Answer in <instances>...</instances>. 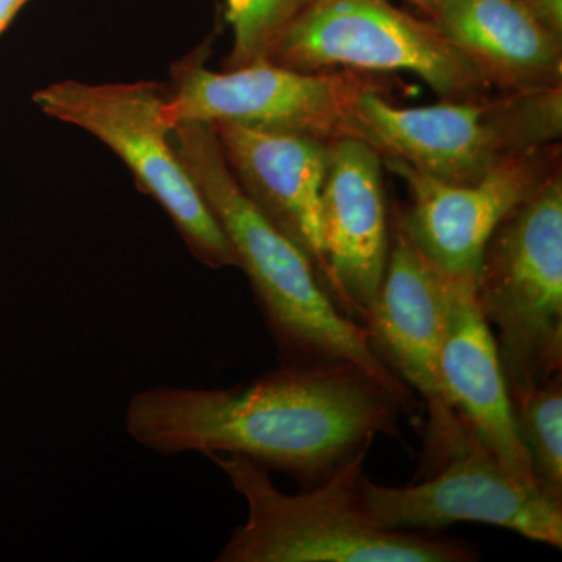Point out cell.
<instances>
[{"mask_svg":"<svg viewBox=\"0 0 562 562\" xmlns=\"http://www.w3.org/2000/svg\"><path fill=\"white\" fill-rule=\"evenodd\" d=\"M33 101L47 116L106 144L140 190L160 203L199 261L211 269L238 268L231 241L173 146L160 85L65 80L36 91Z\"/></svg>","mask_w":562,"mask_h":562,"instance_id":"obj_6","label":"cell"},{"mask_svg":"<svg viewBox=\"0 0 562 562\" xmlns=\"http://www.w3.org/2000/svg\"><path fill=\"white\" fill-rule=\"evenodd\" d=\"M509 395L562 373L561 169L497 225L475 281Z\"/></svg>","mask_w":562,"mask_h":562,"instance_id":"obj_5","label":"cell"},{"mask_svg":"<svg viewBox=\"0 0 562 562\" xmlns=\"http://www.w3.org/2000/svg\"><path fill=\"white\" fill-rule=\"evenodd\" d=\"M314 0H227L233 47L225 68L271 63L273 52L292 24Z\"/></svg>","mask_w":562,"mask_h":562,"instance_id":"obj_17","label":"cell"},{"mask_svg":"<svg viewBox=\"0 0 562 562\" xmlns=\"http://www.w3.org/2000/svg\"><path fill=\"white\" fill-rule=\"evenodd\" d=\"M368 453L330 479L284 494L269 471L246 458L206 454L247 502L246 524L233 530L217 562H471V542L438 531L379 527L362 508L360 479Z\"/></svg>","mask_w":562,"mask_h":562,"instance_id":"obj_3","label":"cell"},{"mask_svg":"<svg viewBox=\"0 0 562 562\" xmlns=\"http://www.w3.org/2000/svg\"><path fill=\"white\" fill-rule=\"evenodd\" d=\"M271 63L305 72H409L441 101L495 91L431 20L405 13L391 0H314L280 41Z\"/></svg>","mask_w":562,"mask_h":562,"instance_id":"obj_7","label":"cell"},{"mask_svg":"<svg viewBox=\"0 0 562 562\" xmlns=\"http://www.w3.org/2000/svg\"><path fill=\"white\" fill-rule=\"evenodd\" d=\"M172 140L249 277L280 364L357 366L412 414L417 395L376 353L364 325L335 305L308 257L239 187L213 127L180 122Z\"/></svg>","mask_w":562,"mask_h":562,"instance_id":"obj_2","label":"cell"},{"mask_svg":"<svg viewBox=\"0 0 562 562\" xmlns=\"http://www.w3.org/2000/svg\"><path fill=\"white\" fill-rule=\"evenodd\" d=\"M509 398L536 486L562 505V373Z\"/></svg>","mask_w":562,"mask_h":562,"instance_id":"obj_16","label":"cell"},{"mask_svg":"<svg viewBox=\"0 0 562 562\" xmlns=\"http://www.w3.org/2000/svg\"><path fill=\"white\" fill-rule=\"evenodd\" d=\"M383 158L355 136L330 146L321 198L328 295L350 319L362 322L382 286L391 243Z\"/></svg>","mask_w":562,"mask_h":562,"instance_id":"obj_12","label":"cell"},{"mask_svg":"<svg viewBox=\"0 0 562 562\" xmlns=\"http://www.w3.org/2000/svg\"><path fill=\"white\" fill-rule=\"evenodd\" d=\"M383 165L408 188L409 205L394 211L414 246L447 276L476 281L497 225L561 169V143L509 158L464 184L435 179L394 158H383Z\"/></svg>","mask_w":562,"mask_h":562,"instance_id":"obj_11","label":"cell"},{"mask_svg":"<svg viewBox=\"0 0 562 562\" xmlns=\"http://www.w3.org/2000/svg\"><path fill=\"white\" fill-rule=\"evenodd\" d=\"M562 87L492 91L465 101L398 106L386 92L358 99L347 136L382 158L401 160L449 183H473L509 158L560 143Z\"/></svg>","mask_w":562,"mask_h":562,"instance_id":"obj_4","label":"cell"},{"mask_svg":"<svg viewBox=\"0 0 562 562\" xmlns=\"http://www.w3.org/2000/svg\"><path fill=\"white\" fill-rule=\"evenodd\" d=\"M211 127L239 187L308 257L328 294L321 198L333 140L224 122Z\"/></svg>","mask_w":562,"mask_h":562,"instance_id":"obj_13","label":"cell"},{"mask_svg":"<svg viewBox=\"0 0 562 562\" xmlns=\"http://www.w3.org/2000/svg\"><path fill=\"white\" fill-rule=\"evenodd\" d=\"M401 403L351 364H281L227 390L158 386L133 395L125 427L162 457L246 458L313 487L376 436L397 438Z\"/></svg>","mask_w":562,"mask_h":562,"instance_id":"obj_1","label":"cell"},{"mask_svg":"<svg viewBox=\"0 0 562 562\" xmlns=\"http://www.w3.org/2000/svg\"><path fill=\"white\" fill-rule=\"evenodd\" d=\"M360 498L373 522L390 530L438 531L479 522L562 547V505L514 475L472 431L464 449L420 483L390 487L362 475Z\"/></svg>","mask_w":562,"mask_h":562,"instance_id":"obj_10","label":"cell"},{"mask_svg":"<svg viewBox=\"0 0 562 562\" xmlns=\"http://www.w3.org/2000/svg\"><path fill=\"white\" fill-rule=\"evenodd\" d=\"M406 2L413 3L414 7L425 11V13L430 16L431 11L436 9V5H438L441 0H406Z\"/></svg>","mask_w":562,"mask_h":562,"instance_id":"obj_20","label":"cell"},{"mask_svg":"<svg viewBox=\"0 0 562 562\" xmlns=\"http://www.w3.org/2000/svg\"><path fill=\"white\" fill-rule=\"evenodd\" d=\"M25 2L27 0H0V33L5 31L7 25L16 16Z\"/></svg>","mask_w":562,"mask_h":562,"instance_id":"obj_19","label":"cell"},{"mask_svg":"<svg viewBox=\"0 0 562 562\" xmlns=\"http://www.w3.org/2000/svg\"><path fill=\"white\" fill-rule=\"evenodd\" d=\"M531 13L562 38V0H524Z\"/></svg>","mask_w":562,"mask_h":562,"instance_id":"obj_18","label":"cell"},{"mask_svg":"<svg viewBox=\"0 0 562 562\" xmlns=\"http://www.w3.org/2000/svg\"><path fill=\"white\" fill-rule=\"evenodd\" d=\"M443 387L472 435L522 482L536 486L514 424L494 333L475 297V280L450 277L441 351Z\"/></svg>","mask_w":562,"mask_h":562,"instance_id":"obj_14","label":"cell"},{"mask_svg":"<svg viewBox=\"0 0 562 562\" xmlns=\"http://www.w3.org/2000/svg\"><path fill=\"white\" fill-rule=\"evenodd\" d=\"M206 52H194L173 66V92L166 120L235 124L255 131L292 133L322 140L347 136V125L364 92H387L382 74L350 69L305 72L258 63L214 72Z\"/></svg>","mask_w":562,"mask_h":562,"instance_id":"obj_8","label":"cell"},{"mask_svg":"<svg viewBox=\"0 0 562 562\" xmlns=\"http://www.w3.org/2000/svg\"><path fill=\"white\" fill-rule=\"evenodd\" d=\"M430 20L495 91L562 87V38L524 0H441Z\"/></svg>","mask_w":562,"mask_h":562,"instance_id":"obj_15","label":"cell"},{"mask_svg":"<svg viewBox=\"0 0 562 562\" xmlns=\"http://www.w3.org/2000/svg\"><path fill=\"white\" fill-rule=\"evenodd\" d=\"M447 283L449 276L414 246L392 211L386 271L361 324L376 353L427 406L420 479L439 471L469 439L442 382Z\"/></svg>","mask_w":562,"mask_h":562,"instance_id":"obj_9","label":"cell"}]
</instances>
